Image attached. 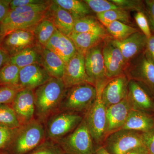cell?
Here are the masks:
<instances>
[{"mask_svg": "<svg viewBox=\"0 0 154 154\" xmlns=\"http://www.w3.org/2000/svg\"><path fill=\"white\" fill-rule=\"evenodd\" d=\"M107 31L114 40L122 41L140 31L137 28L119 21L111 22L106 27Z\"/></svg>", "mask_w": 154, "mask_h": 154, "instance_id": "cell-30", "label": "cell"}, {"mask_svg": "<svg viewBox=\"0 0 154 154\" xmlns=\"http://www.w3.org/2000/svg\"><path fill=\"white\" fill-rule=\"evenodd\" d=\"M37 43L33 31L18 30L4 37L0 46L11 56Z\"/></svg>", "mask_w": 154, "mask_h": 154, "instance_id": "cell-15", "label": "cell"}, {"mask_svg": "<svg viewBox=\"0 0 154 154\" xmlns=\"http://www.w3.org/2000/svg\"><path fill=\"white\" fill-rule=\"evenodd\" d=\"M102 54L107 79H110L123 74L128 63L120 50L112 44L111 40L103 45Z\"/></svg>", "mask_w": 154, "mask_h": 154, "instance_id": "cell-12", "label": "cell"}, {"mask_svg": "<svg viewBox=\"0 0 154 154\" xmlns=\"http://www.w3.org/2000/svg\"><path fill=\"white\" fill-rule=\"evenodd\" d=\"M3 38H4V37H3V36H0V45H1V43H2V41L3 39Z\"/></svg>", "mask_w": 154, "mask_h": 154, "instance_id": "cell-48", "label": "cell"}, {"mask_svg": "<svg viewBox=\"0 0 154 154\" xmlns=\"http://www.w3.org/2000/svg\"><path fill=\"white\" fill-rule=\"evenodd\" d=\"M103 25L93 16H88L75 21L72 33L95 32L107 34Z\"/></svg>", "mask_w": 154, "mask_h": 154, "instance_id": "cell-27", "label": "cell"}, {"mask_svg": "<svg viewBox=\"0 0 154 154\" xmlns=\"http://www.w3.org/2000/svg\"><path fill=\"white\" fill-rule=\"evenodd\" d=\"M127 98L132 109L144 111L154 110L153 102L143 88L135 80H129Z\"/></svg>", "mask_w": 154, "mask_h": 154, "instance_id": "cell-21", "label": "cell"}, {"mask_svg": "<svg viewBox=\"0 0 154 154\" xmlns=\"http://www.w3.org/2000/svg\"><path fill=\"white\" fill-rule=\"evenodd\" d=\"M67 89L62 79L51 78L34 92L36 114L45 118L60 106Z\"/></svg>", "mask_w": 154, "mask_h": 154, "instance_id": "cell-1", "label": "cell"}, {"mask_svg": "<svg viewBox=\"0 0 154 154\" xmlns=\"http://www.w3.org/2000/svg\"><path fill=\"white\" fill-rule=\"evenodd\" d=\"M129 80L125 75L109 79L103 87L101 98L106 108L119 103L127 96Z\"/></svg>", "mask_w": 154, "mask_h": 154, "instance_id": "cell-10", "label": "cell"}, {"mask_svg": "<svg viewBox=\"0 0 154 154\" xmlns=\"http://www.w3.org/2000/svg\"><path fill=\"white\" fill-rule=\"evenodd\" d=\"M44 136V128L40 122L33 119L22 125L17 129L14 137V152L25 154L32 150L40 144Z\"/></svg>", "mask_w": 154, "mask_h": 154, "instance_id": "cell-4", "label": "cell"}, {"mask_svg": "<svg viewBox=\"0 0 154 154\" xmlns=\"http://www.w3.org/2000/svg\"><path fill=\"white\" fill-rule=\"evenodd\" d=\"M0 154H3V153H0Z\"/></svg>", "mask_w": 154, "mask_h": 154, "instance_id": "cell-50", "label": "cell"}, {"mask_svg": "<svg viewBox=\"0 0 154 154\" xmlns=\"http://www.w3.org/2000/svg\"><path fill=\"white\" fill-rule=\"evenodd\" d=\"M145 146L149 154H154V128L146 133H143Z\"/></svg>", "mask_w": 154, "mask_h": 154, "instance_id": "cell-41", "label": "cell"}, {"mask_svg": "<svg viewBox=\"0 0 154 154\" xmlns=\"http://www.w3.org/2000/svg\"><path fill=\"white\" fill-rule=\"evenodd\" d=\"M47 12L22 13L10 10L5 18L0 23L1 36L5 37L16 30L33 31L38 23L46 17Z\"/></svg>", "mask_w": 154, "mask_h": 154, "instance_id": "cell-7", "label": "cell"}, {"mask_svg": "<svg viewBox=\"0 0 154 154\" xmlns=\"http://www.w3.org/2000/svg\"><path fill=\"white\" fill-rule=\"evenodd\" d=\"M107 34L87 32L72 33L69 36L73 42L77 51L85 56L89 50L103 43L107 37Z\"/></svg>", "mask_w": 154, "mask_h": 154, "instance_id": "cell-24", "label": "cell"}, {"mask_svg": "<svg viewBox=\"0 0 154 154\" xmlns=\"http://www.w3.org/2000/svg\"><path fill=\"white\" fill-rule=\"evenodd\" d=\"M22 89L20 87L8 86L0 88V105L13 102L18 92Z\"/></svg>", "mask_w": 154, "mask_h": 154, "instance_id": "cell-36", "label": "cell"}, {"mask_svg": "<svg viewBox=\"0 0 154 154\" xmlns=\"http://www.w3.org/2000/svg\"><path fill=\"white\" fill-rule=\"evenodd\" d=\"M132 109L127 96L121 102L107 108L105 137L123 126Z\"/></svg>", "mask_w": 154, "mask_h": 154, "instance_id": "cell-17", "label": "cell"}, {"mask_svg": "<svg viewBox=\"0 0 154 154\" xmlns=\"http://www.w3.org/2000/svg\"><path fill=\"white\" fill-rule=\"evenodd\" d=\"M62 79L66 89L84 83L95 85L86 73L85 55L78 51L66 64Z\"/></svg>", "mask_w": 154, "mask_h": 154, "instance_id": "cell-9", "label": "cell"}, {"mask_svg": "<svg viewBox=\"0 0 154 154\" xmlns=\"http://www.w3.org/2000/svg\"><path fill=\"white\" fill-rule=\"evenodd\" d=\"M103 45H99L91 48L85 54L86 73L95 86L107 82L102 54Z\"/></svg>", "mask_w": 154, "mask_h": 154, "instance_id": "cell-11", "label": "cell"}, {"mask_svg": "<svg viewBox=\"0 0 154 154\" xmlns=\"http://www.w3.org/2000/svg\"><path fill=\"white\" fill-rule=\"evenodd\" d=\"M96 86L88 83H82L67 89L60 107L70 112L88 111L97 96Z\"/></svg>", "mask_w": 154, "mask_h": 154, "instance_id": "cell-2", "label": "cell"}, {"mask_svg": "<svg viewBox=\"0 0 154 154\" xmlns=\"http://www.w3.org/2000/svg\"><path fill=\"white\" fill-rule=\"evenodd\" d=\"M44 47L58 56L65 64L77 51L72 39L57 30Z\"/></svg>", "mask_w": 154, "mask_h": 154, "instance_id": "cell-19", "label": "cell"}, {"mask_svg": "<svg viewBox=\"0 0 154 154\" xmlns=\"http://www.w3.org/2000/svg\"><path fill=\"white\" fill-rule=\"evenodd\" d=\"M57 30L52 21L46 17L38 23L33 32L36 42L44 46Z\"/></svg>", "mask_w": 154, "mask_h": 154, "instance_id": "cell-28", "label": "cell"}, {"mask_svg": "<svg viewBox=\"0 0 154 154\" xmlns=\"http://www.w3.org/2000/svg\"><path fill=\"white\" fill-rule=\"evenodd\" d=\"M154 128V119L142 110L132 109L128 116L122 130L134 131L141 133L148 132Z\"/></svg>", "mask_w": 154, "mask_h": 154, "instance_id": "cell-22", "label": "cell"}, {"mask_svg": "<svg viewBox=\"0 0 154 154\" xmlns=\"http://www.w3.org/2000/svg\"><path fill=\"white\" fill-rule=\"evenodd\" d=\"M106 82L96 85V99L84 117L93 140L98 144L103 142L105 137L107 108L102 102L101 93Z\"/></svg>", "mask_w": 154, "mask_h": 154, "instance_id": "cell-3", "label": "cell"}, {"mask_svg": "<svg viewBox=\"0 0 154 154\" xmlns=\"http://www.w3.org/2000/svg\"><path fill=\"white\" fill-rule=\"evenodd\" d=\"M0 124L13 129H17L22 125L13 107L6 104L0 105Z\"/></svg>", "mask_w": 154, "mask_h": 154, "instance_id": "cell-32", "label": "cell"}, {"mask_svg": "<svg viewBox=\"0 0 154 154\" xmlns=\"http://www.w3.org/2000/svg\"><path fill=\"white\" fill-rule=\"evenodd\" d=\"M46 17L53 22L57 30L69 36L72 33L75 20L71 14L60 6L51 3Z\"/></svg>", "mask_w": 154, "mask_h": 154, "instance_id": "cell-20", "label": "cell"}, {"mask_svg": "<svg viewBox=\"0 0 154 154\" xmlns=\"http://www.w3.org/2000/svg\"><path fill=\"white\" fill-rule=\"evenodd\" d=\"M126 154H149L147 149L145 145L136 148Z\"/></svg>", "mask_w": 154, "mask_h": 154, "instance_id": "cell-46", "label": "cell"}, {"mask_svg": "<svg viewBox=\"0 0 154 154\" xmlns=\"http://www.w3.org/2000/svg\"><path fill=\"white\" fill-rule=\"evenodd\" d=\"M41 64L51 78L62 79L66 64L56 54L44 46L40 49Z\"/></svg>", "mask_w": 154, "mask_h": 154, "instance_id": "cell-23", "label": "cell"}, {"mask_svg": "<svg viewBox=\"0 0 154 154\" xmlns=\"http://www.w3.org/2000/svg\"><path fill=\"white\" fill-rule=\"evenodd\" d=\"M1 25H0V36H1Z\"/></svg>", "mask_w": 154, "mask_h": 154, "instance_id": "cell-49", "label": "cell"}, {"mask_svg": "<svg viewBox=\"0 0 154 154\" xmlns=\"http://www.w3.org/2000/svg\"><path fill=\"white\" fill-rule=\"evenodd\" d=\"M30 154H63L54 145L47 142L42 145Z\"/></svg>", "mask_w": 154, "mask_h": 154, "instance_id": "cell-39", "label": "cell"}, {"mask_svg": "<svg viewBox=\"0 0 154 154\" xmlns=\"http://www.w3.org/2000/svg\"><path fill=\"white\" fill-rule=\"evenodd\" d=\"M17 129L0 124V149L5 146L14 139Z\"/></svg>", "mask_w": 154, "mask_h": 154, "instance_id": "cell-38", "label": "cell"}, {"mask_svg": "<svg viewBox=\"0 0 154 154\" xmlns=\"http://www.w3.org/2000/svg\"><path fill=\"white\" fill-rule=\"evenodd\" d=\"M51 3V1H46L44 3L30 4L18 7L12 10L22 13H46L48 11Z\"/></svg>", "mask_w": 154, "mask_h": 154, "instance_id": "cell-35", "label": "cell"}, {"mask_svg": "<svg viewBox=\"0 0 154 154\" xmlns=\"http://www.w3.org/2000/svg\"><path fill=\"white\" fill-rule=\"evenodd\" d=\"M10 54L0 46V70L10 60Z\"/></svg>", "mask_w": 154, "mask_h": 154, "instance_id": "cell-45", "label": "cell"}, {"mask_svg": "<svg viewBox=\"0 0 154 154\" xmlns=\"http://www.w3.org/2000/svg\"><path fill=\"white\" fill-rule=\"evenodd\" d=\"M63 154H66L63 153Z\"/></svg>", "mask_w": 154, "mask_h": 154, "instance_id": "cell-51", "label": "cell"}, {"mask_svg": "<svg viewBox=\"0 0 154 154\" xmlns=\"http://www.w3.org/2000/svg\"><path fill=\"white\" fill-rule=\"evenodd\" d=\"M41 45L37 43L35 46L25 48L11 56L9 62L20 69L34 64H41Z\"/></svg>", "mask_w": 154, "mask_h": 154, "instance_id": "cell-25", "label": "cell"}, {"mask_svg": "<svg viewBox=\"0 0 154 154\" xmlns=\"http://www.w3.org/2000/svg\"><path fill=\"white\" fill-rule=\"evenodd\" d=\"M143 145V133L120 129L107 135L102 146L110 154H126Z\"/></svg>", "mask_w": 154, "mask_h": 154, "instance_id": "cell-5", "label": "cell"}, {"mask_svg": "<svg viewBox=\"0 0 154 154\" xmlns=\"http://www.w3.org/2000/svg\"><path fill=\"white\" fill-rule=\"evenodd\" d=\"M90 9L96 14L119 8L110 1L107 0H85Z\"/></svg>", "mask_w": 154, "mask_h": 154, "instance_id": "cell-33", "label": "cell"}, {"mask_svg": "<svg viewBox=\"0 0 154 154\" xmlns=\"http://www.w3.org/2000/svg\"><path fill=\"white\" fill-rule=\"evenodd\" d=\"M13 102V108L21 125L33 120L35 111L33 90L22 89L18 92Z\"/></svg>", "mask_w": 154, "mask_h": 154, "instance_id": "cell-14", "label": "cell"}, {"mask_svg": "<svg viewBox=\"0 0 154 154\" xmlns=\"http://www.w3.org/2000/svg\"><path fill=\"white\" fill-rule=\"evenodd\" d=\"M145 52L154 63V34L148 38Z\"/></svg>", "mask_w": 154, "mask_h": 154, "instance_id": "cell-44", "label": "cell"}, {"mask_svg": "<svg viewBox=\"0 0 154 154\" xmlns=\"http://www.w3.org/2000/svg\"><path fill=\"white\" fill-rule=\"evenodd\" d=\"M46 1L43 0H13L11 1L10 7L11 10L21 7V6L27 5L30 4H38L44 3Z\"/></svg>", "mask_w": 154, "mask_h": 154, "instance_id": "cell-42", "label": "cell"}, {"mask_svg": "<svg viewBox=\"0 0 154 154\" xmlns=\"http://www.w3.org/2000/svg\"><path fill=\"white\" fill-rule=\"evenodd\" d=\"M145 14L148 20L152 32L154 33V0L144 1Z\"/></svg>", "mask_w": 154, "mask_h": 154, "instance_id": "cell-40", "label": "cell"}, {"mask_svg": "<svg viewBox=\"0 0 154 154\" xmlns=\"http://www.w3.org/2000/svg\"><path fill=\"white\" fill-rule=\"evenodd\" d=\"M128 75L132 80H136L145 84L154 94V63L145 51L136 57L130 66Z\"/></svg>", "mask_w": 154, "mask_h": 154, "instance_id": "cell-13", "label": "cell"}, {"mask_svg": "<svg viewBox=\"0 0 154 154\" xmlns=\"http://www.w3.org/2000/svg\"><path fill=\"white\" fill-rule=\"evenodd\" d=\"M148 38L141 31L134 33L122 40L111 39L112 44L121 51L126 62L137 57L145 51Z\"/></svg>", "mask_w": 154, "mask_h": 154, "instance_id": "cell-16", "label": "cell"}, {"mask_svg": "<svg viewBox=\"0 0 154 154\" xmlns=\"http://www.w3.org/2000/svg\"><path fill=\"white\" fill-rule=\"evenodd\" d=\"M11 0H0V23L5 18L10 11Z\"/></svg>", "mask_w": 154, "mask_h": 154, "instance_id": "cell-43", "label": "cell"}, {"mask_svg": "<svg viewBox=\"0 0 154 154\" xmlns=\"http://www.w3.org/2000/svg\"><path fill=\"white\" fill-rule=\"evenodd\" d=\"M53 2L69 12L75 21L89 16L91 10L84 1L79 0H54Z\"/></svg>", "mask_w": 154, "mask_h": 154, "instance_id": "cell-26", "label": "cell"}, {"mask_svg": "<svg viewBox=\"0 0 154 154\" xmlns=\"http://www.w3.org/2000/svg\"><path fill=\"white\" fill-rule=\"evenodd\" d=\"M85 119L72 133L61 140L62 148L66 154H95L96 148Z\"/></svg>", "mask_w": 154, "mask_h": 154, "instance_id": "cell-6", "label": "cell"}, {"mask_svg": "<svg viewBox=\"0 0 154 154\" xmlns=\"http://www.w3.org/2000/svg\"><path fill=\"white\" fill-rule=\"evenodd\" d=\"M95 154H110L103 146L98 147L96 149Z\"/></svg>", "mask_w": 154, "mask_h": 154, "instance_id": "cell-47", "label": "cell"}, {"mask_svg": "<svg viewBox=\"0 0 154 154\" xmlns=\"http://www.w3.org/2000/svg\"><path fill=\"white\" fill-rule=\"evenodd\" d=\"M119 8L125 11H133L145 13L144 2L138 0H111Z\"/></svg>", "mask_w": 154, "mask_h": 154, "instance_id": "cell-34", "label": "cell"}, {"mask_svg": "<svg viewBox=\"0 0 154 154\" xmlns=\"http://www.w3.org/2000/svg\"><path fill=\"white\" fill-rule=\"evenodd\" d=\"M20 69L9 62L6 63L0 70V85L21 88L19 85Z\"/></svg>", "mask_w": 154, "mask_h": 154, "instance_id": "cell-31", "label": "cell"}, {"mask_svg": "<svg viewBox=\"0 0 154 154\" xmlns=\"http://www.w3.org/2000/svg\"><path fill=\"white\" fill-rule=\"evenodd\" d=\"M135 21L144 35L149 38L152 36V31L147 18L144 12H137L134 14Z\"/></svg>", "mask_w": 154, "mask_h": 154, "instance_id": "cell-37", "label": "cell"}, {"mask_svg": "<svg viewBox=\"0 0 154 154\" xmlns=\"http://www.w3.org/2000/svg\"><path fill=\"white\" fill-rule=\"evenodd\" d=\"M99 22L107 27L111 22L119 21L126 24L131 23V18L128 11L118 8L96 14Z\"/></svg>", "mask_w": 154, "mask_h": 154, "instance_id": "cell-29", "label": "cell"}, {"mask_svg": "<svg viewBox=\"0 0 154 154\" xmlns=\"http://www.w3.org/2000/svg\"><path fill=\"white\" fill-rule=\"evenodd\" d=\"M83 117L73 112H65L57 114L51 118L47 126L48 137L56 140L74 130L83 119Z\"/></svg>", "mask_w": 154, "mask_h": 154, "instance_id": "cell-8", "label": "cell"}, {"mask_svg": "<svg viewBox=\"0 0 154 154\" xmlns=\"http://www.w3.org/2000/svg\"><path fill=\"white\" fill-rule=\"evenodd\" d=\"M51 78L40 64H34L20 69L19 85L22 89H36Z\"/></svg>", "mask_w": 154, "mask_h": 154, "instance_id": "cell-18", "label": "cell"}]
</instances>
